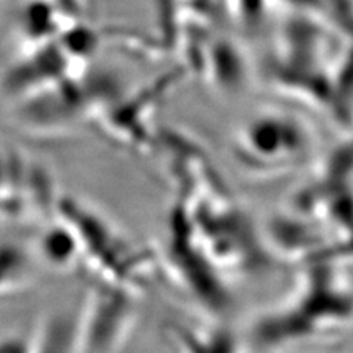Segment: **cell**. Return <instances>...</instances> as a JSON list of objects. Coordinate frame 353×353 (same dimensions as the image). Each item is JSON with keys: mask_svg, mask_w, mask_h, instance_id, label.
Instances as JSON below:
<instances>
[{"mask_svg": "<svg viewBox=\"0 0 353 353\" xmlns=\"http://www.w3.org/2000/svg\"><path fill=\"white\" fill-rule=\"evenodd\" d=\"M32 339H9L0 343V353H31Z\"/></svg>", "mask_w": 353, "mask_h": 353, "instance_id": "cell-5", "label": "cell"}, {"mask_svg": "<svg viewBox=\"0 0 353 353\" xmlns=\"http://www.w3.org/2000/svg\"><path fill=\"white\" fill-rule=\"evenodd\" d=\"M234 134V157L256 172H277L306 159L311 132L301 119L283 110L256 112Z\"/></svg>", "mask_w": 353, "mask_h": 353, "instance_id": "cell-2", "label": "cell"}, {"mask_svg": "<svg viewBox=\"0 0 353 353\" xmlns=\"http://www.w3.org/2000/svg\"><path fill=\"white\" fill-rule=\"evenodd\" d=\"M253 327L248 343L259 353H306L334 343L353 327V292L336 279L303 283Z\"/></svg>", "mask_w": 353, "mask_h": 353, "instance_id": "cell-1", "label": "cell"}, {"mask_svg": "<svg viewBox=\"0 0 353 353\" xmlns=\"http://www.w3.org/2000/svg\"><path fill=\"white\" fill-rule=\"evenodd\" d=\"M134 315L128 292L93 296L77 316L80 353H118L131 333Z\"/></svg>", "mask_w": 353, "mask_h": 353, "instance_id": "cell-3", "label": "cell"}, {"mask_svg": "<svg viewBox=\"0 0 353 353\" xmlns=\"http://www.w3.org/2000/svg\"><path fill=\"white\" fill-rule=\"evenodd\" d=\"M170 336L176 353H252L248 341L224 328L172 324Z\"/></svg>", "mask_w": 353, "mask_h": 353, "instance_id": "cell-4", "label": "cell"}]
</instances>
